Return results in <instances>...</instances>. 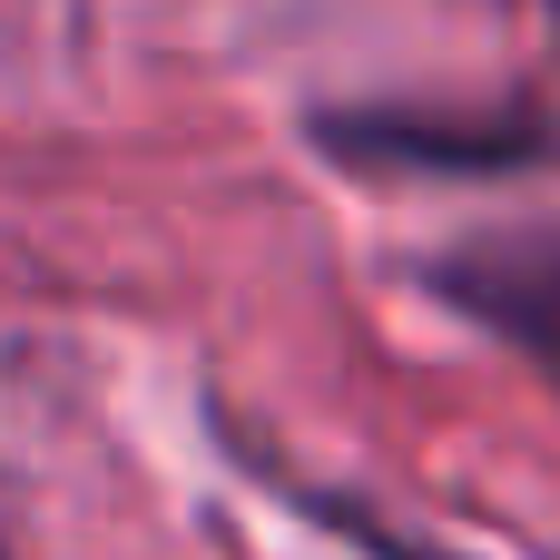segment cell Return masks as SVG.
I'll return each instance as SVG.
<instances>
[{
	"label": "cell",
	"mask_w": 560,
	"mask_h": 560,
	"mask_svg": "<svg viewBox=\"0 0 560 560\" xmlns=\"http://www.w3.org/2000/svg\"><path fill=\"white\" fill-rule=\"evenodd\" d=\"M0 560H10V551H0Z\"/></svg>",
	"instance_id": "obj_4"
},
{
	"label": "cell",
	"mask_w": 560,
	"mask_h": 560,
	"mask_svg": "<svg viewBox=\"0 0 560 560\" xmlns=\"http://www.w3.org/2000/svg\"><path fill=\"white\" fill-rule=\"evenodd\" d=\"M236 453V472H256V482H276L325 541H345V551H364V560H453V551H433V541H404V522H384V512H364L354 492H325V482H295V472H276L256 443H226Z\"/></svg>",
	"instance_id": "obj_3"
},
{
	"label": "cell",
	"mask_w": 560,
	"mask_h": 560,
	"mask_svg": "<svg viewBox=\"0 0 560 560\" xmlns=\"http://www.w3.org/2000/svg\"><path fill=\"white\" fill-rule=\"evenodd\" d=\"M413 285L482 325L492 345H512L541 384L560 394V217H512V226H472L453 246H433L413 266Z\"/></svg>",
	"instance_id": "obj_1"
},
{
	"label": "cell",
	"mask_w": 560,
	"mask_h": 560,
	"mask_svg": "<svg viewBox=\"0 0 560 560\" xmlns=\"http://www.w3.org/2000/svg\"><path fill=\"white\" fill-rule=\"evenodd\" d=\"M315 148L394 177H512L560 158V118L551 108H325Z\"/></svg>",
	"instance_id": "obj_2"
}]
</instances>
